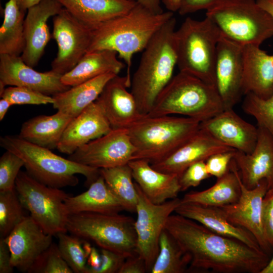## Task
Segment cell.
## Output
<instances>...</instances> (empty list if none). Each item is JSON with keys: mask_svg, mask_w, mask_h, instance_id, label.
I'll return each mask as SVG.
<instances>
[{"mask_svg": "<svg viewBox=\"0 0 273 273\" xmlns=\"http://www.w3.org/2000/svg\"><path fill=\"white\" fill-rule=\"evenodd\" d=\"M165 229L188 256L189 270L260 273L271 257L176 213L169 216Z\"/></svg>", "mask_w": 273, "mask_h": 273, "instance_id": "1", "label": "cell"}, {"mask_svg": "<svg viewBox=\"0 0 273 273\" xmlns=\"http://www.w3.org/2000/svg\"><path fill=\"white\" fill-rule=\"evenodd\" d=\"M173 16V13L168 11L154 13L136 3L127 13L92 28V38L86 53L102 50L117 52L126 65L125 76L130 87L133 56L143 51Z\"/></svg>", "mask_w": 273, "mask_h": 273, "instance_id": "2", "label": "cell"}, {"mask_svg": "<svg viewBox=\"0 0 273 273\" xmlns=\"http://www.w3.org/2000/svg\"><path fill=\"white\" fill-rule=\"evenodd\" d=\"M176 23L173 16L152 37L131 78L130 92L144 115L150 112L158 96L173 76L177 66Z\"/></svg>", "mask_w": 273, "mask_h": 273, "instance_id": "3", "label": "cell"}, {"mask_svg": "<svg viewBox=\"0 0 273 273\" xmlns=\"http://www.w3.org/2000/svg\"><path fill=\"white\" fill-rule=\"evenodd\" d=\"M1 146L20 157L26 172L37 181L49 187L61 189L74 187L79 183L76 174H81L89 186L100 175V169L64 158L51 151L26 141L18 135L0 138Z\"/></svg>", "mask_w": 273, "mask_h": 273, "instance_id": "4", "label": "cell"}, {"mask_svg": "<svg viewBox=\"0 0 273 273\" xmlns=\"http://www.w3.org/2000/svg\"><path fill=\"white\" fill-rule=\"evenodd\" d=\"M224 110L215 86L186 73L173 76L147 115H180L202 122Z\"/></svg>", "mask_w": 273, "mask_h": 273, "instance_id": "5", "label": "cell"}, {"mask_svg": "<svg viewBox=\"0 0 273 273\" xmlns=\"http://www.w3.org/2000/svg\"><path fill=\"white\" fill-rule=\"evenodd\" d=\"M195 119L171 115H145L128 128L135 148L132 160L143 159L151 164L170 155L200 128Z\"/></svg>", "mask_w": 273, "mask_h": 273, "instance_id": "6", "label": "cell"}, {"mask_svg": "<svg viewBox=\"0 0 273 273\" xmlns=\"http://www.w3.org/2000/svg\"><path fill=\"white\" fill-rule=\"evenodd\" d=\"M222 37L208 17L202 20L187 17L175 33L179 72L215 86L217 47Z\"/></svg>", "mask_w": 273, "mask_h": 273, "instance_id": "7", "label": "cell"}, {"mask_svg": "<svg viewBox=\"0 0 273 273\" xmlns=\"http://www.w3.org/2000/svg\"><path fill=\"white\" fill-rule=\"evenodd\" d=\"M206 17L223 37L241 46H260L273 36V17L256 0H219Z\"/></svg>", "mask_w": 273, "mask_h": 273, "instance_id": "8", "label": "cell"}, {"mask_svg": "<svg viewBox=\"0 0 273 273\" xmlns=\"http://www.w3.org/2000/svg\"><path fill=\"white\" fill-rule=\"evenodd\" d=\"M135 220L118 213L82 212L69 215L66 230L101 249L112 251L126 258L137 254Z\"/></svg>", "mask_w": 273, "mask_h": 273, "instance_id": "9", "label": "cell"}, {"mask_svg": "<svg viewBox=\"0 0 273 273\" xmlns=\"http://www.w3.org/2000/svg\"><path fill=\"white\" fill-rule=\"evenodd\" d=\"M15 189L23 207L47 233L56 236L67 232L69 214L65 201L70 195L61 189L48 186L20 171Z\"/></svg>", "mask_w": 273, "mask_h": 273, "instance_id": "10", "label": "cell"}, {"mask_svg": "<svg viewBox=\"0 0 273 273\" xmlns=\"http://www.w3.org/2000/svg\"><path fill=\"white\" fill-rule=\"evenodd\" d=\"M138 192L137 218L134 227L137 238V254L144 260L150 272L159 252L161 234L169 216L181 203L176 198L162 204L151 202L135 183Z\"/></svg>", "mask_w": 273, "mask_h": 273, "instance_id": "11", "label": "cell"}, {"mask_svg": "<svg viewBox=\"0 0 273 273\" xmlns=\"http://www.w3.org/2000/svg\"><path fill=\"white\" fill-rule=\"evenodd\" d=\"M52 36L58 46L57 56L51 63L52 70L64 75L86 54L92 38V28L63 8L53 17Z\"/></svg>", "mask_w": 273, "mask_h": 273, "instance_id": "12", "label": "cell"}, {"mask_svg": "<svg viewBox=\"0 0 273 273\" xmlns=\"http://www.w3.org/2000/svg\"><path fill=\"white\" fill-rule=\"evenodd\" d=\"M135 148L125 128L112 129L106 134L80 147L68 158L98 169L127 164Z\"/></svg>", "mask_w": 273, "mask_h": 273, "instance_id": "13", "label": "cell"}, {"mask_svg": "<svg viewBox=\"0 0 273 273\" xmlns=\"http://www.w3.org/2000/svg\"><path fill=\"white\" fill-rule=\"evenodd\" d=\"M243 46L222 37L217 47L215 86L224 109H233L242 96Z\"/></svg>", "mask_w": 273, "mask_h": 273, "instance_id": "14", "label": "cell"}, {"mask_svg": "<svg viewBox=\"0 0 273 273\" xmlns=\"http://www.w3.org/2000/svg\"><path fill=\"white\" fill-rule=\"evenodd\" d=\"M241 195L235 203L219 207L227 220L233 224L243 228L256 238L261 249L269 256L273 253L263 233L261 213L262 200L268 190L267 183L262 179L254 189H248L240 176Z\"/></svg>", "mask_w": 273, "mask_h": 273, "instance_id": "15", "label": "cell"}, {"mask_svg": "<svg viewBox=\"0 0 273 273\" xmlns=\"http://www.w3.org/2000/svg\"><path fill=\"white\" fill-rule=\"evenodd\" d=\"M62 76L52 69L37 71L20 56L0 54V81L6 85L25 87L53 96L70 87L62 82Z\"/></svg>", "mask_w": 273, "mask_h": 273, "instance_id": "16", "label": "cell"}, {"mask_svg": "<svg viewBox=\"0 0 273 273\" xmlns=\"http://www.w3.org/2000/svg\"><path fill=\"white\" fill-rule=\"evenodd\" d=\"M53 236L47 234L30 215L26 216L5 238L13 267L28 272L39 256L52 244Z\"/></svg>", "mask_w": 273, "mask_h": 273, "instance_id": "17", "label": "cell"}, {"mask_svg": "<svg viewBox=\"0 0 273 273\" xmlns=\"http://www.w3.org/2000/svg\"><path fill=\"white\" fill-rule=\"evenodd\" d=\"M233 150H236L219 141L200 127L195 134L170 155L151 164L159 171L175 174L179 177L193 164L205 161L215 153Z\"/></svg>", "mask_w": 273, "mask_h": 273, "instance_id": "18", "label": "cell"}, {"mask_svg": "<svg viewBox=\"0 0 273 273\" xmlns=\"http://www.w3.org/2000/svg\"><path fill=\"white\" fill-rule=\"evenodd\" d=\"M257 126L258 137L254 150L250 154L236 150L233 160L246 188L254 189L265 179L269 189L273 188V136L264 128Z\"/></svg>", "mask_w": 273, "mask_h": 273, "instance_id": "19", "label": "cell"}, {"mask_svg": "<svg viewBox=\"0 0 273 273\" xmlns=\"http://www.w3.org/2000/svg\"><path fill=\"white\" fill-rule=\"evenodd\" d=\"M63 9L57 0H42L27 10L24 23L25 47L20 56L28 66L33 68L38 64L52 38L48 21Z\"/></svg>", "mask_w": 273, "mask_h": 273, "instance_id": "20", "label": "cell"}, {"mask_svg": "<svg viewBox=\"0 0 273 273\" xmlns=\"http://www.w3.org/2000/svg\"><path fill=\"white\" fill-rule=\"evenodd\" d=\"M200 127L228 147L246 154L252 152L258 128L245 121L233 109H226L200 122Z\"/></svg>", "mask_w": 273, "mask_h": 273, "instance_id": "21", "label": "cell"}, {"mask_svg": "<svg viewBox=\"0 0 273 273\" xmlns=\"http://www.w3.org/2000/svg\"><path fill=\"white\" fill-rule=\"evenodd\" d=\"M128 87L130 85L126 76L116 75L107 83L97 99L112 129H127L145 116Z\"/></svg>", "mask_w": 273, "mask_h": 273, "instance_id": "22", "label": "cell"}, {"mask_svg": "<svg viewBox=\"0 0 273 273\" xmlns=\"http://www.w3.org/2000/svg\"><path fill=\"white\" fill-rule=\"evenodd\" d=\"M111 129L104 111L97 99L77 116L72 118L63 132L57 149L70 155Z\"/></svg>", "mask_w": 273, "mask_h": 273, "instance_id": "23", "label": "cell"}, {"mask_svg": "<svg viewBox=\"0 0 273 273\" xmlns=\"http://www.w3.org/2000/svg\"><path fill=\"white\" fill-rule=\"evenodd\" d=\"M243 95L253 93L267 99L273 94V54H267L259 46H243Z\"/></svg>", "mask_w": 273, "mask_h": 273, "instance_id": "24", "label": "cell"}, {"mask_svg": "<svg viewBox=\"0 0 273 273\" xmlns=\"http://www.w3.org/2000/svg\"><path fill=\"white\" fill-rule=\"evenodd\" d=\"M174 212L199 222L217 234L237 239L255 249L262 250L251 233L229 221L218 207L181 203Z\"/></svg>", "mask_w": 273, "mask_h": 273, "instance_id": "25", "label": "cell"}, {"mask_svg": "<svg viewBox=\"0 0 273 273\" xmlns=\"http://www.w3.org/2000/svg\"><path fill=\"white\" fill-rule=\"evenodd\" d=\"M128 164L135 183L153 203L160 204L177 198L181 191L177 175L155 169L146 159L132 160Z\"/></svg>", "mask_w": 273, "mask_h": 273, "instance_id": "26", "label": "cell"}, {"mask_svg": "<svg viewBox=\"0 0 273 273\" xmlns=\"http://www.w3.org/2000/svg\"><path fill=\"white\" fill-rule=\"evenodd\" d=\"M74 17L92 28L131 10L133 0H57Z\"/></svg>", "mask_w": 273, "mask_h": 273, "instance_id": "27", "label": "cell"}, {"mask_svg": "<svg viewBox=\"0 0 273 273\" xmlns=\"http://www.w3.org/2000/svg\"><path fill=\"white\" fill-rule=\"evenodd\" d=\"M65 205L69 215L82 212L114 214L124 210L101 174L87 191L67 197Z\"/></svg>", "mask_w": 273, "mask_h": 273, "instance_id": "28", "label": "cell"}, {"mask_svg": "<svg viewBox=\"0 0 273 273\" xmlns=\"http://www.w3.org/2000/svg\"><path fill=\"white\" fill-rule=\"evenodd\" d=\"M110 50L86 53L70 71L62 75L61 80L72 87L107 73L119 74L125 65Z\"/></svg>", "mask_w": 273, "mask_h": 273, "instance_id": "29", "label": "cell"}, {"mask_svg": "<svg viewBox=\"0 0 273 273\" xmlns=\"http://www.w3.org/2000/svg\"><path fill=\"white\" fill-rule=\"evenodd\" d=\"M72 119L59 111L51 115H38L22 124L18 136L50 150L57 149L63 132Z\"/></svg>", "mask_w": 273, "mask_h": 273, "instance_id": "30", "label": "cell"}, {"mask_svg": "<svg viewBox=\"0 0 273 273\" xmlns=\"http://www.w3.org/2000/svg\"><path fill=\"white\" fill-rule=\"evenodd\" d=\"M116 75L105 74L54 95L53 107L72 118L77 116L98 98L107 83Z\"/></svg>", "mask_w": 273, "mask_h": 273, "instance_id": "31", "label": "cell"}, {"mask_svg": "<svg viewBox=\"0 0 273 273\" xmlns=\"http://www.w3.org/2000/svg\"><path fill=\"white\" fill-rule=\"evenodd\" d=\"M240 195V175L233 159L229 171L217 178L214 185L202 191L187 193L181 199V203L219 207L236 203Z\"/></svg>", "mask_w": 273, "mask_h": 273, "instance_id": "32", "label": "cell"}, {"mask_svg": "<svg viewBox=\"0 0 273 273\" xmlns=\"http://www.w3.org/2000/svg\"><path fill=\"white\" fill-rule=\"evenodd\" d=\"M25 11L17 0H9L4 10V21L0 28V54L21 56L25 47Z\"/></svg>", "mask_w": 273, "mask_h": 273, "instance_id": "33", "label": "cell"}, {"mask_svg": "<svg viewBox=\"0 0 273 273\" xmlns=\"http://www.w3.org/2000/svg\"><path fill=\"white\" fill-rule=\"evenodd\" d=\"M100 172L124 210L135 212L138 200V192L135 183L132 181V171L129 165L101 168Z\"/></svg>", "mask_w": 273, "mask_h": 273, "instance_id": "34", "label": "cell"}, {"mask_svg": "<svg viewBox=\"0 0 273 273\" xmlns=\"http://www.w3.org/2000/svg\"><path fill=\"white\" fill-rule=\"evenodd\" d=\"M190 259L165 229L159 242V252L151 269L152 273H184L189 270Z\"/></svg>", "mask_w": 273, "mask_h": 273, "instance_id": "35", "label": "cell"}, {"mask_svg": "<svg viewBox=\"0 0 273 273\" xmlns=\"http://www.w3.org/2000/svg\"><path fill=\"white\" fill-rule=\"evenodd\" d=\"M66 233L62 232L56 235L61 254L73 272L84 273L91 246L86 244L83 249L84 240L71 234L67 235Z\"/></svg>", "mask_w": 273, "mask_h": 273, "instance_id": "36", "label": "cell"}, {"mask_svg": "<svg viewBox=\"0 0 273 273\" xmlns=\"http://www.w3.org/2000/svg\"><path fill=\"white\" fill-rule=\"evenodd\" d=\"M16 189L0 191V238H6L27 215Z\"/></svg>", "mask_w": 273, "mask_h": 273, "instance_id": "37", "label": "cell"}, {"mask_svg": "<svg viewBox=\"0 0 273 273\" xmlns=\"http://www.w3.org/2000/svg\"><path fill=\"white\" fill-rule=\"evenodd\" d=\"M245 96L243 111L256 119L257 126L264 128L273 136V94L267 99L251 93Z\"/></svg>", "mask_w": 273, "mask_h": 273, "instance_id": "38", "label": "cell"}, {"mask_svg": "<svg viewBox=\"0 0 273 273\" xmlns=\"http://www.w3.org/2000/svg\"><path fill=\"white\" fill-rule=\"evenodd\" d=\"M28 273H73L63 258L58 244L52 243L36 259Z\"/></svg>", "mask_w": 273, "mask_h": 273, "instance_id": "39", "label": "cell"}, {"mask_svg": "<svg viewBox=\"0 0 273 273\" xmlns=\"http://www.w3.org/2000/svg\"><path fill=\"white\" fill-rule=\"evenodd\" d=\"M24 162L16 154L6 150L0 158V191L15 189V183Z\"/></svg>", "mask_w": 273, "mask_h": 273, "instance_id": "40", "label": "cell"}, {"mask_svg": "<svg viewBox=\"0 0 273 273\" xmlns=\"http://www.w3.org/2000/svg\"><path fill=\"white\" fill-rule=\"evenodd\" d=\"M1 97L8 100L12 105L53 104L54 102L52 96L29 88L17 86L6 88Z\"/></svg>", "mask_w": 273, "mask_h": 273, "instance_id": "41", "label": "cell"}, {"mask_svg": "<svg viewBox=\"0 0 273 273\" xmlns=\"http://www.w3.org/2000/svg\"><path fill=\"white\" fill-rule=\"evenodd\" d=\"M210 176L205 161L195 163L188 167L179 177L180 190L185 191L190 188L197 187Z\"/></svg>", "mask_w": 273, "mask_h": 273, "instance_id": "42", "label": "cell"}, {"mask_svg": "<svg viewBox=\"0 0 273 273\" xmlns=\"http://www.w3.org/2000/svg\"><path fill=\"white\" fill-rule=\"evenodd\" d=\"M101 261L97 267H86L84 273H118L126 257L115 252L101 249Z\"/></svg>", "mask_w": 273, "mask_h": 273, "instance_id": "43", "label": "cell"}, {"mask_svg": "<svg viewBox=\"0 0 273 273\" xmlns=\"http://www.w3.org/2000/svg\"><path fill=\"white\" fill-rule=\"evenodd\" d=\"M236 150L221 152L210 156L206 161L207 170L210 176L219 178L229 170Z\"/></svg>", "mask_w": 273, "mask_h": 273, "instance_id": "44", "label": "cell"}, {"mask_svg": "<svg viewBox=\"0 0 273 273\" xmlns=\"http://www.w3.org/2000/svg\"><path fill=\"white\" fill-rule=\"evenodd\" d=\"M261 219L265 238L273 248V188L268 189L263 197Z\"/></svg>", "mask_w": 273, "mask_h": 273, "instance_id": "45", "label": "cell"}, {"mask_svg": "<svg viewBox=\"0 0 273 273\" xmlns=\"http://www.w3.org/2000/svg\"><path fill=\"white\" fill-rule=\"evenodd\" d=\"M219 0H181L178 11L180 15H186L202 10H208Z\"/></svg>", "mask_w": 273, "mask_h": 273, "instance_id": "46", "label": "cell"}, {"mask_svg": "<svg viewBox=\"0 0 273 273\" xmlns=\"http://www.w3.org/2000/svg\"><path fill=\"white\" fill-rule=\"evenodd\" d=\"M147 272L144 260L138 255L127 257L118 273H145Z\"/></svg>", "mask_w": 273, "mask_h": 273, "instance_id": "47", "label": "cell"}, {"mask_svg": "<svg viewBox=\"0 0 273 273\" xmlns=\"http://www.w3.org/2000/svg\"><path fill=\"white\" fill-rule=\"evenodd\" d=\"M11 252L5 238H0V273H12Z\"/></svg>", "mask_w": 273, "mask_h": 273, "instance_id": "48", "label": "cell"}, {"mask_svg": "<svg viewBox=\"0 0 273 273\" xmlns=\"http://www.w3.org/2000/svg\"><path fill=\"white\" fill-rule=\"evenodd\" d=\"M151 12L159 14L163 12L161 6L162 0H133Z\"/></svg>", "mask_w": 273, "mask_h": 273, "instance_id": "49", "label": "cell"}, {"mask_svg": "<svg viewBox=\"0 0 273 273\" xmlns=\"http://www.w3.org/2000/svg\"><path fill=\"white\" fill-rule=\"evenodd\" d=\"M101 261V254L96 248L91 247L87 259L86 267H97Z\"/></svg>", "mask_w": 273, "mask_h": 273, "instance_id": "50", "label": "cell"}, {"mask_svg": "<svg viewBox=\"0 0 273 273\" xmlns=\"http://www.w3.org/2000/svg\"><path fill=\"white\" fill-rule=\"evenodd\" d=\"M181 2V0H162V4L167 11L173 13L178 12Z\"/></svg>", "mask_w": 273, "mask_h": 273, "instance_id": "51", "label": "cell"}, {"mask_svg": "<svg viewBox=\"0 0 273 273\" xmlns=\"http://www.w3.org/2000/svg\"><path fill=\"white\" fill-rule=\"evenodd\" d=\"M12 106L11 103L7 99L1 98L0 100V120L5 117L9 108Z\"/></svg>", "mask_w": 273, "mask_h": 273, "instance_id": "52", "label": "cell"}, {"mask_svg": "<svg viewBox=\"0 0 273 273\" xmlns=\"http://www.w3.org/2000/svg\"><path fill=\"white\" fill-rule=\"evenodd\" d=\"M20 8L24 11L39 4L42 0H17Z\"/></svg>", "mask_w": 273, "mask_h": 273, "instance_id": "53", "label": "cell"}, {"mask_svg": "<svg viewBox=\"0 0 273 273\" xmlns=\"http://www.w3.org/2000/svg\"><path fill=\"white\" fill-rule=\"evenodd\" d=\"M257 4L273 17V0H256Z\"/></svg>", "mask_w": 273, "mask_h": 273, "instance_id": "54", "label": "cell"}, {"mask_svg": "<svg viewBox=\"0 0 273 273\" xmlns=\"http://www.w3.org/2000/svg\"><path fill=\"white\" fill-rule=\"evenodd\" d=\"M260 273H273V253L270 257L268 263Z\"/></svg>", "mask_w": 273, "mask_h": 273, "instance_id": "55", "label": "cell"}, {"mask_svg": "<svg viewBox=\"0 0 273 273\" xmlns=\"http://www.w3.org/2000/svg\"><path fill=\"white\" fill-rule=\"evenodd\" d=\"M6 85L1 81H0V96L3 94L6 89Z\"/></svg>", "mask_w": 273, "mask_h": 273, "instance_id": "56", "label": "cell"}]
</instances>
